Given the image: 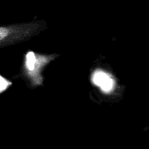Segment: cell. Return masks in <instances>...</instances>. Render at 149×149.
<instances>
[{
    "label": "cell",
    "mask_w": 149,
    "mask_h": 149,
    "mask_svg": "<svg viewBox=\"0 0 149 149\" xmlns=\"http://www.w3.org/2000/svg\"><path fill=\"white\" fill-rule=\"evenodd\" d=\"M54 58L55 56L51 55H37L32 51L26 54L24 65L25 71L33 85H41L42 84L43 78L41 76V70Z\"/></svg>",
    "instance_id": "6da1fadb"
},
{
    "label": "cell",
    "mask_w": 149,
    "mask_h": 149,
    "mask_svg": "<svg viewBox=\"0 0 149 149\" xmlns=\"http://www.w3.org/2000/svg\"><path fill=\"white\" fill-rule=\"evenodd\" d=\"M37 25H13L0 26V47L13 45L31 34Z\"/></svg>",
    "instance_id": "7a4b0ae2"
},
{
    "label": "cell",
    "mask_w": 149,
    "mask_h": 149,
    "mask_svg": "<svg viewBox=\"0 0 149 149\" xmlns=\"http://www.w3.org/2000/svg\"><path fill=\"white\" fill-rule=\"evenodd\" d=\"M91 81L105 94L113 93L116 87V81L111 74L101 69H97L93 73Z\"/></svg>",
    "instance_id": "3957f363"
},
{
    "label": "cell",
    "mask_w": 149,
    "mask_h": 149,
    "mask_svg": "<svg viewBox=\"0 0 149 149\" xmlns=\"http://www.w3.org/2000/svg\"><path fill=\"white\" fill-rule=\"evenodd\" d=\"M12 85L11 81H8L7 79L4 78L0 75V94L4 93L5 90H7L10 86Z\"/></svg>",
    "instance_id": "277c9868"
}]
</instances>
